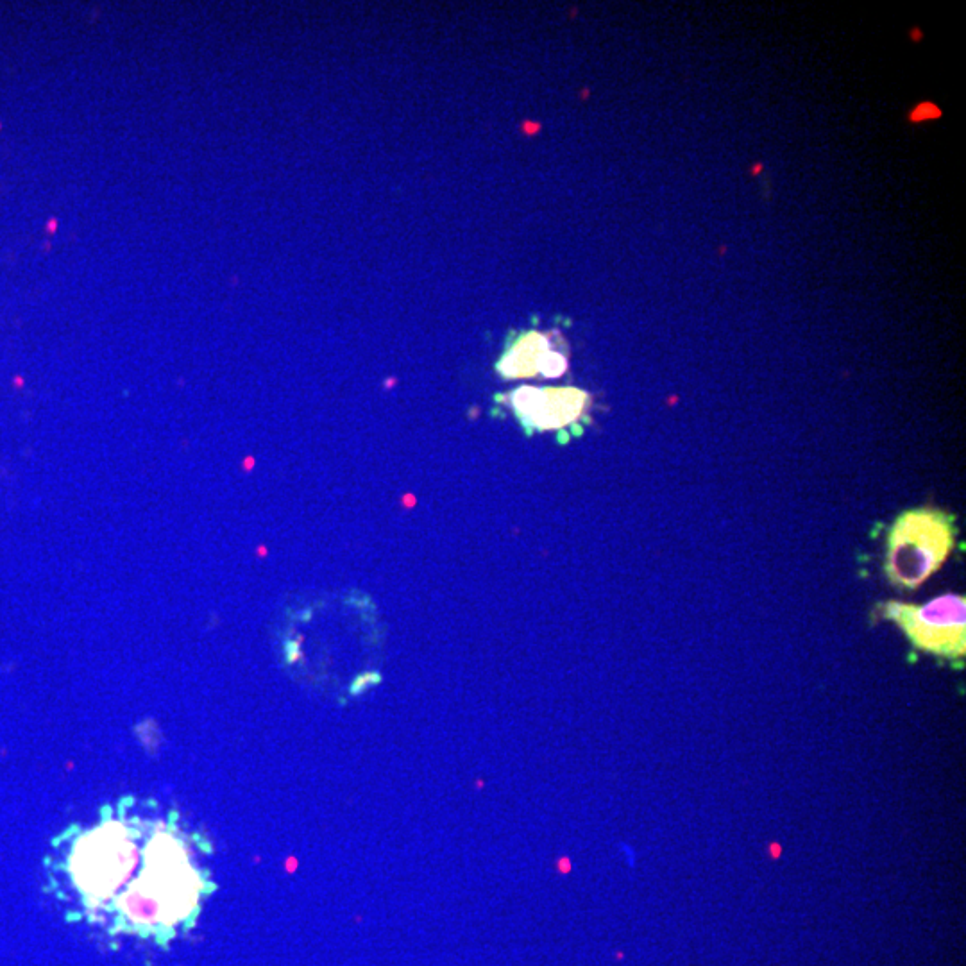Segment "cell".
I'll use <instances>...</instances> for the list:
<instances>
[{"instance_id": "6da1fadb", "label": "cell", "mask_w": 966, "mask_h": 966, "mask_svg": "<svg viewBox=\"0 0 966 966\" xmlns=\"http://www.w3.org/2000/svg\"><path fill=\"white\" fill-rule=\"evenodd\" d=\"M208 839L154 800L120 798L97 820L52 839L47 886L77 918L111 936L160 945L192 929L215 890Z\"/></svg>"}, {"instance_id": "7a4b0ae2", "label": "cell", "mask_w": 966, "mask_h": 966, "mask_svg": "<svg viewBox=\"0 0 966 966\" xmlns=\"http://www.w3.org/2000/svg\"><path fill=\"white\" fill-rule=\"evenodd\" d=\"M956 543L954 517L936 509L907 510L891 526L886 575L902 589H916L949 559Z\"/></svg>"}, {"instance_id": "3957f363", "label": "cell", "mask_w": 966, "mask_h": 966, "mask_svg": "<svg viewBox=\"0 0 966 966\" xmlns=\"http://www.w3.org/2000/svg\"><path fill=\"white\" fill-rule=\"evenodd\" d=\"M884 616L897 623L918 650L945 659L965 657V596L943 594L925 605L890 602L884 605Z\"/></svg>"}, {"instance_id": "277c9868", "label": "cell", "mask_w": 966, "mask_h": 966, "mask_svg": "<svg viewBox=\"0 0 966 966\" xmlns=\"http://www.w3.org/2000/svg\"><path fill=\"white\" fill-rule=\"evenodd\" d=\"M512 407L530 430L550 432L573 426L584 416L587 394L578 389L523 387L512 394Z\"/></svg>"}, {"instance_id": "5b68a950", "label": "cell", "mask_w": 966, "mask_h": 966, "mask_svg": "<svg viewBox=\"0 0 966 966\" xmlns=\"http://www.w3.org/2000/svg\"><path fill=\"white\" fill-rule=\"evenodd\" d=\"M548 339L539 333H530L519 340L509 355L500 362V373L509 378H523L543 373L544 362L550 355Z\"/></svg>"}, {"instance_id": "8992f818", "label": "cell", "mask_w": 966, "mask_h": 966, "mask_svg": "<svg viewBox=\"0 0 966 966\" xmlns=\"http://www.w3.org/2000/svg\"><path fill=\"white\" fill-rule=\"evenodd\" d=\"M380 680H382V677L378 673H367L364 677L356 678L355 684L351 687V693L353 695H360L364 689L373 686V684H378Z\"/></svg>"}]
</instances>
